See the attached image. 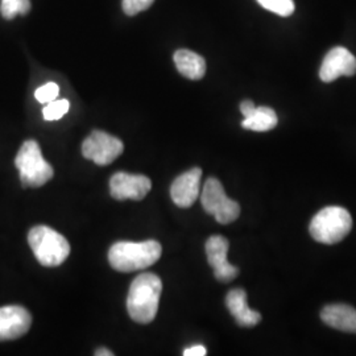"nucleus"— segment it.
Returning a JSON list of instances; mask_svg holds the SVG:
<instances>
[{"label": "nucleus", "mask_w": 356, "mask_h": 356, "mask_svg": "<svg viewBox=\"0 0 356 356\" xmlns=\"http://www.w3.org/2000/svg\"><path fill=\"white\" fill-rule=\"evenodd\" d=\"M163 282L157 275L143 273L132 281L127 297L129 317L135 322L147 325L156 318Z\"/></svg>", "instance_id": "f257e3e1"}, {"label": "nucleus", "mask_w": 356, "mask_h": 356, "mask_svg": "<svg viewBox=\"0 0 356 356\" xmlns=\"http://www.w3.org/2000/svg\"><path fill=\"white\" fill-rule=\"evenodd\" d=\"M161 244L156 241L118 242L108 251V261L118 272L129 273L153 266L161 256Z\"/></svg>", "instance_id": "f03ea898"}, {"label": "nucleus", "mask_w": 356, "mask_h": 356, "mask_svg": "<svg viewBox=\"0 0 356 356\" xmlns=\"http://www.w3.org/2000/svg\"><path fill=\"white\" fill-rule=\"evenodd\" d=\"M28 243L44 267H58L70 254V244L60 232L48 226H36L28 234Z\"/></svg>", "instance_id": "7ed1b4c3"}, {"label": "nucleus", "mask_w": 356, "mask_h": 356, "mask_svg": "<svg viewBox=\"0 0 356 356\" xmlns=\"http://www.w3.org/2000/svg\"><path fill=\"white\" fill-rule=\"evenodd\" d=\"M353 229L350 213L339 206H329L312 219L310 235L316 242L335 244L342 242Z\"/></svg>", "instance_id": "20e7f679"}, {"label": "nucleus", "mask_w": 356, "mask_h": 356, "mask_svg": "<svg viewBox=\"0 0 356 356\" xmlns=\"http://www.w3.org/2000/svg\"><path fill=\"white\" fill-rule=\"evenodd\" d=\"M23 188H40L51 179L54 170L42 157L38 141L26 140L15 159Z\"/></svg>", "instance_id": "39448f33"}, {"label": "nucleus", "mask_w": 356, "mask_h": 356, "mask_svg": "<svg viewBox=\"0 0 356 356\" xmlns=\"http://www.w3.org/2000/svg\"><path fill=\"white\" fill-rule=\"evenodd\" d=\"M201 204L204 211L216 218L220 225H229L241 216V206L229 200L223 185L216 178H209L201 193Z\"/></svg>", "instance_id": "423d86ee"}, {"label": "nucleus", "mask_w": 356, "mask_h": 356, "mask_svg": "<svg viewBox=\"0 0 356 356\" xmlns=\"http://www.w3.org/2000/svg\"><path fill=\"white\" fill-rule=\"evenodd\" d=\"M123 141L99 129L92 131L82 144L83 157L101 166L110 165L114 163L123 153Z\"/></svg>", "instance_id": "0eeeda50"}, {"label": "nucleus", "mask_w": 356, "mask_h": 356, "mask_svg": "<svg viewBox=\"0 0 356 356\" xmlns=\"http://www.w3.org/2000/svg\"><path fill=\"white\" fill-rule=\"evenodd\" d=\"M229 243L222 235H213L206 242V254L214 276L220 282H229L239 275V269L227 261Z\"/></svg>", "instance_id": "6e6552de"}, {"label": "nucleus", "mask_w": 356, "mask_h": 356, "mask_svg": "<svg viewBox=\"0 0 356 356\" xmlns=\"http://www.w3.org/2000/svg\"><path fill=\"white\" fill-rule=\"evenodd\" d=\"M152 188L151 179L141 175H128L124 172L115 173L110 179L111 197L116 201H141Z\"/></svg>", "instance_id": "1a4fd4ad"}, {"label": "nucleus", "mask_w": 356, "mask_h": 356, "mask_svg": "<svg viewBox=\"0 0 356 356\" xmlns=\"http://www.w3.org/2000/svg\"><path fill=\"white\" fill-rule=\"evenodd\" d=\"M356 73L355 56L342 47L331 49L323 58L322 66L319 69V78L330 83L339 76H351Z\"/></svg>", "instance_id": "9d476101"}, {"label": "nucleus", "mask_w": 356, "mask_h": 356, "mask_svg": "<svg viewBox=\"0 0 356 356\" xmlns=\"http://www.w3.org/2000/svg\"><path fill=\"white\" fill-rule=\"evenodd\" d=\"M32 316L23 306L0 307V341L17 339L31 329Z\"/></svg>", "instance_id": "9b49d317"}, {"label": "nucleus", "mask_w": 356, "mask_h": 356, "mask_svg": "<svg viewBox=\"0 0 356 356\" xmlns=\"http://www.w3.org/2000/svg\"><path fill=\"white\" fill-rule=\"evenodd\" d=\"M201 177L202 170L200 168H193L173 181L170 186V197L178 207L188 209L195 204L201 191Z\"/></svg>", "instance_id": "f8f14e48"}, {"label": "nucleus", "mask_w": 356, "mask_h": 356, "mask_svg": "<svg viewBox=\"0 0 356 356\" xmlns=\"http://www.w3.org/2000/svg\"><path fill=\"white\" fill-rule=\"evenodd\" d=\"M323 323L335 330L356 334V309L346 304L325 306L321 312Z\"/></svg>", "instance_id": "ddd939ff"}, {"label": "nucleus", "mask_w": 356, "mask_h": 356, "mask_svg": "<svg viewBox=\"0 0 356 356\" xmlns=\"http://www.w3.org/2000/svg\"><path fill=\"white\" fill-rule=\"evenodd\" d=\"M226 305L231 316L242 327H254L261 321L260 313L250 309L247 305V293L243 289L229 291L226 297Z\"/></svg>", "instance_id": "4468645a"}, {"label": "nucleus", "mask_w": 356, "mask_h": 356, "mask_svg": "<svg viewBox=\"0 0 356 356\" xmlns=\"http://www.w3.org/2000/svg\"><path fill=\"white\" fill-rule=\"evenodd\" d=\"M173 60L179 74L193 81L204 78L206 73V61L198 53L188 49H179L175 53Z\"/></svg>", "instance_id": "2eb2a0df"}, {"label": "nucleus", "mask_w": 356, "mask_h": 356, "mask_svg": "<svg viewBox=\"0 0 356 356\" xmlns=\"http://www.w3.org/2000/svg\"><path fill=\"white\" fill-rule=\"evenodd\" d=\"M277 115L270 107H256L254 111L243 119L242 127L256 132L270 131L277 126Z\"/></svg>", "instance_id": "dca6fc26"}, {"label": "nucleus", "mask_w": 356, "mask_h": 356, "mask_svg": "<svg viewBox=\"0 0 356 356\" xmlns=\"http://www.w3.org/2000/svg\"><path fill=\"white\" fill-rule=\"evenodd\" d=\"M31 11L29 0H1L0 13L4 19L13 20L17 15H28Z\"/></svg>", "instance_id": "f3484780"}, {"label": "nucleus", "mask_w": 356, "mask_h": 356, "mask_svg": "<svg viewBox=\"0 0 356 356\" xmlns=\"http://www.w3.org/2000/svg\"><path fill=\"white\" fill-rule=\"evenodd\" d=\"M70 108V102L66 99H54L53 102L47 103V106L42 108L44 119L48 122L58 120L65 114H67Z\"/></svg>", "instance_id": "a211bd4d"}, {"label": "nucleus", "mask_w": 356, "mask_h": 356, "mask_svg": "<svg viewBox=\"0 0 356 356\" xmlns=\"http://www.w3.org/2000/svg\"><path fill=\"white\" fill-rule=\"evenodd\" d=\"M257 3L270 13H277L280 16H291L294 13L293 0H257Z\"/></svg>", "instance_id": "6ab92c4d"}, {"label": "nucleus", "mask_w": 356, "mask_h": 356, "mask_svg": "<svg viewBox=\"0 0 356 356\" xmlns=\"http://www.w3.org/2000/svg\"><path fill=\"white\" fill-rule=\"evenodd\" d=\"M58 94H60V86L54 82H48L36 90L35 97H36L38 102L47 104V103L53 102L54 99H57Z\"/></svg>", "instance_id": "aec40b11"}, {"label": "nucleus", "mask_w": 356, "mask_h": 356, "mask_svg": "<svg viewBox=\"0 0 356 356\" xmlns=\"http://www.w3.org/2000/svg\"><path fill=\"white\" fill-rule=\"evenodd\" d=\"M154 0H123V11L128 16H134L148 10Z\"/></svg>", "instance_id": "412c9836"}, {"label": "nucleus", "mask_w": 356, "mask_h": 356, "mask_svg": "<svg viewBox=\"0 0 356 356\" xmlns=\"http://www.w3.org/2000/svg\"><path fill=\"white\" fill-rule=\"evenodd\" d=\"M207 354L204 346H193L191 348H186L184 351L185 356H204Z\"/></svg>", "instance_id": "4be33fe9"}, {"label": "nucleus", "mask_w": 356, "mask_h": 356, "mask_svg": "<svg viewBox=\"0 0 356 356\" xmlns=\"http://www.w3.org/2000/svg\"><path fill=\"white\" fill-rule=\"evenodd\" d=\"M254 108H256V106H254V103L252 101H244V102L241 103V111H242L244 118L251 114Z\"/></svg>", "instance_id": "5701e85b"}, {"label": "nucleus", "mask_w": 356, "mask_h": 356, "mask_svg": "<svg viewBox=\"0 0 356 356\" xmlns=\"http://www.w3.org/2000/svg\"><path fill=\"white\" fill-rule=\"evenodd\" d=\"M95 355L97 356H113L114 354L110 351V350H106V348H99L97 353H95Z\"/></svg>", "instance_id": "b1692460"}]
</instances>
